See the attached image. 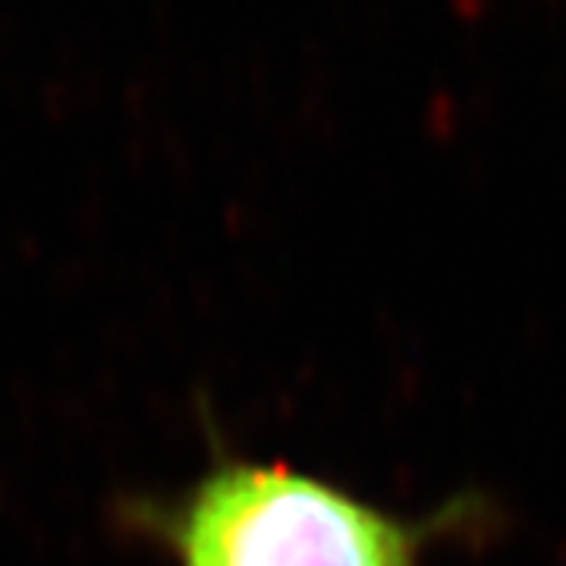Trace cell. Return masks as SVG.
Wrapping results in <instances>:
<instances>
[{"mask_svg": "<svg viewBox=\"0 0 566 566\" xmlns=\"http://www.w3.org/2000/svg\"><path fill=\"white\" fill-rule=\"evenodd\" d=\"M123 520L174 566H428L494 510L465 491L406 516L315 472L221 453L177 494L126 501Z\"/></svg>", "mask_w": 566, "mask_h": 566, "instance_id": "6da1fadb", "label": "cell"}]
</instances>
